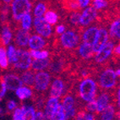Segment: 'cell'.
I'll list each match as a JSON object with an SVG mask.
<instances>
[{
	"label": "cell",
	"instance_id": "cell-1",
	"mask_svg": "<svg viewBox=\"0 0 120 120\" xmlns=\"http://www.w3.org/2000/svg\"><path fill=\"white\" fill-rule=\"evenodd\" d=\"M97 84L93 79H85L79 85V94L82 100L90 102L95 98Z\"/></svg>",
	"mask_w": 120,
	"mask_h": 120
},
{
	"label": "cell",
	"instance_id": "cell-2",
	"mask_svg": "<svg viewBox=\"0 0 120 120\" xmlns=\"http://www.w3.org/2000/svg\"><path fill=\"white\" fill-rule=\"evenodd\" d=\"M31 63H32V57L29 52L22 49H16V52L11 62L15 68L27 70L31 67Z\"/></svg>",
	"mask_w": 120,
	"mask_h": 120
},
{
	"label": "cell",
	"instance_id": "cell-3",
	"mask_svg": "<svg viewBox=\"0 0 120 120\" xmlns=\"http://www.w3.org/2000/svg\"><path fill=\"white\" fill-rule=\"evenodd\" d=\"M31 4L29 0H13L12 4V12L15 20H20L25 14L29 13Z\"/></svg>",
	"mask_w": 120,
	"mask_h": 120
},
{
	"label": "cell",
	"instance_id": "cell-4",
	"mask_svg": "<svg viewBox=\"0 0 120 120\" xmlns=\"http://www.w3.org/2000/svg\"><path fill=\"white\" fill-rule=\"evenodd\" d=\"M50 75L49 73L44 71H39L35 74L34 87L35 90L38 92L45 91L50 84Z\"/></svg>",
	"mask_w": 120,
	"mask_h": 120
},
{
	"label": "cell",
	"instance_id": "cell-5",
	"mask_svg": "<svg viewBox=\"0 0 120 120\" xmlns=\"http://www.w3.org/2000/svg\"><path fill=\"white\" fill-rule=\"evenodd\" d=\"M116 74L112 69H106L99 77V84L103 88H112L116 84Z\"/></svg>",
	"mask_w": 120,
	"mask_h": 120
},
{
	"label": "cell",
	"instance_id": "cell-6",
	"mask_svg": "<svg viewBox=\"0 0 120 120\" xmlns=\"http://www.w3.org/2000/svg\"><path fill=\"white\" fill-rule=\"evenodd\" d=\"M34 25L36 31L39 35L42 37L49 38L52 34V28L49 22H46L44 18L42 17H36L34 21Z\"/></svg>",
	"mask_w": 120,
	"mask_h": 120
},
{
	"label": "cell",
	"instance_id": "cell-7",
	"mask_svg": "<svg viewBox=\"0 0 120 120\" xmlns=\"http://www.w3.org/2000/svg\"><path fill=\"white\" fill-rule=\"evenodd\" d=\"M60 42L65 49H73L79 43V36L73 31H66L61 34Z\"/></svg>",
	"mask_w": 120,
	"mask_h": 120
},
{
	"label": "cell",
	"instance_id": "cell-8",
	"mask_svg": "<svg viewBox=\"0 0 120 120\" xmlns=\"http://www.w3.org/2000/svg\"><path fill=\"white\" fill-rule=\"evenodd\" d=\"M108 40H109V33L107 30L105 28L98 29L97 35L94 40V43H92L94 52H97L98 50H100L107 43Z\"/></svg>",
	"mask_w": 120,
	"mask_h": 120
},
{
	"label": "cell",
	"instance_id": "cell-9",
	"mask_svg": "<svg viewBox=\"0 0 120 120\" xmlns=\"http://www.w3.org/2000/svg\"><path fill=\"white\" fill-rule=\"evenodd\" d=\"M2 80L5 83L7 89L10 90V91H15L22 85V82L20 78L16 74H13V73H8V74L4 75L2 78Z\"/></svg>",
	"mask_w": 120,
	"mask_h": 120
},
{
	"label": "cell",
	"instance_id": "cell-10",
	"mask_svg": "<svg viewBox=\"0 0 120 120\" xmlns=\"http://www.w3.org/2000/svg\"><path fill=\"white\" fill-rule=\"evenodd\" d=\"M97 17V10L94 7H86L80 14L79 23L82 26H87L90 24Z\"/></svg>",
	"mask_w": 120,
	"mask_h": 120
},
{
	"label": "cell",
	"instance_id": "cell-11",
	"mask_svg": "<svg viewBox=\"0 0 120 120\" xmlns=\"http://www.w3.org/2000/svg\"><path fill=\"white\" fill-rule=\"evenodd\" d=\"M114 48V45L112 42H107V43L100 50L96 52L95 61L98 64L103 63L106 59H108L111 53L112 52V49Z\"/></svg>",
	"mask_w": 120,
	"mask_h": 120
},
{
	"label": "cell",
	"instance_id": "cell-12",
	"mask_svg": "<svg viewBox=\"0 0 120 120\" xmlns=\"http://www.w3.org/2000/svg\"><path fill=\"white\" fill-rule=\"evenodd\" d=\"M58 106H59V103H58V98H57L51 97L48 100L44 109V115L46 120H50L53 113L58 109Z\"/></svg>",
	"mask_w": 120,
	"mask_h": 120
},
{
	"label": "cell",
	"instance_id": "cell-13",
	"mask_svg": "<svg viewBox=\"0 0 120 120\" xmlns=\"http://www.w3.org/2000/svg\"><path fill=\"white\" fill-rule=\"evenodd\" d=\"M74 99L72 96H67L64 98L63 101V108L65 112L67 119L73 118L75 115V108H74Z\"/></svg>",
	"mask_w": 120,
	"mask_h": 120
},
{
	"label": "cell",
	"instance_id": "cell-14",
	"mask_svg": "<svg viewBox=\"0 0 120 120\" xmlns=\"http://www.w3.org/2000/svg\"><path fill=\"white\" fill-rule=\"evenodd\" d=\"M64 89V83L61 79H54L50 88V97L60 98Z\"/></svg>",
	"mask_w": 120,
	"mask_h": 120
},
{
	"label": "cell",
	"instance_id": "cell-15",
	"mask_svg": "<svg viewBox=\"0 0 120 120\" xmlns=\"http://www.w3.org/2000/svg\"><path fill=\"white\" fill-rule=\"evenodd\" d=\"M28 44L31 49L38 50V49H42L45 46V40L42 36L34 35L29 38Z\"/></svg>",
	"mask_w": 120,
	"mask_h": 120
},
{
	"label": "cell",
	"instance_id": "cell-16",
	"mask_svg": "<svg viewBox=\"0 0 120 120\" xmlns=\"http://www.w3.org/2000/svg\"><path fill=\"white\" fill-rule=\"evenodd\" d=\"M29 35L30 34L28 30L21 28L18 31L17 35H16V43L20 47H25L28 43V40L30 38Z\"/></svg>",
	"mask_w": 120,
	"mask_h": 120
},
{
	"label": "cell",
	"instance_id": "cell-17",
	"mask_svg": "<svg viewBox=\"0 0 120 120\" xmlns=\"http://www.w3.org/2000/svg\"><path fill=\"white\" fill-rule=\"evenodd\" d=\"M79 55H80L82 58L88 59V58H90L94 55V49H93L92 44L83 42V43L79 46Z\"/></svg>",
	"mask_w": 120,
	"mask_h": 120
},
{
	"label": "cell",
	"instance_id": "cell-18",
	"mask_svg": "<svg viewBox=\"0 0 120 120\" xmlns=\"http://www.w3.org/2000/svg\"><path fill=\"white\" fill-rule=\"evenodd\" d=\"M98 29L97 27H90L88 29L85 30L84 33L82 34V40H83V42L92 44L98 34Z\"/></svg>",
	"mask_w": 120,
	"mask_h": 120
},
{
	"label": "cell",
	"instance_id": "cell-19",
	"mask_svg": "<svg viewBox=\"0 0 120 120\" xmlns=\"http://www.w3.org/2000/svg\"><path fill=\"white\" fill-rule=\"evenodd\" d=\"M15 94L20 100H25L32 97L33 91L29 87L22 85L18 89L15 90Z\"/></svg>",
	"mask_w": 120,
	"mask_h": 120
},
{
	"label": "cell",
	"instance_id": "cell-20",
	"mask_svg": "<svg viewBox=\"0 0 120 120\" xmlns=\"http://www.w3.org/2000/svg\"><path fill=\"white\" fill-rule=\"evenodd\" d=\"M22 110V120H34L36 111L33 106L23 105L21 107Z\"/></svg>",
	"mask_w": 120,
	"mask_h": 120
},
{
	"label": "cell",
	"instance_id": "cell-21",
	"mask_svg": "<svg viewBox=\"0 0 120 120\" xmlns=\"http://www.w3.org/2000/svg\"><path fill=\"white\" fill-rule=\"evenodd\" d=\"M109 97L108 94H101L100 96L98 98V99L96 100V103H97V112H101L105 108L109 105Z\"/></svg>",
	"mask_w": 120,
	"mask_h": 120
},
{
	"label": "cell",
	"instance_id": "cell-22",
	"mask_svg": "<svg viewBox=\"0 0 120 120\" xmlns=\"http://www.w3.org/2000/svg\"><path fill=\"white\" fill-rule=\"evenodd\" d=\"M49 64V58H43V59H34L31 63V67L35 71H42L45 69Z\"/></svg>",
	"mask_w": 120,
	"mask_h": 120
},
{
	"label": "cell",
	"instance_id": "cell-23",
	"mask_svg": "<svg viewBox=\"0 0 120 120\" xmlns=\"http://www.w3.org/2000/svg\"><path fill=\"white\" fill-rule=\"evenodd\" d=\"M20 79L22 82V84H25L26 86H34L35 74L33 71L26 70L24 73H22Z\"/></svg>",
	"mask_w": 120,
	"mask_h": 120
},
{
	"label": "cell",
	"instance_id": "cell-24",
	"mask_svg": "<svg viewBox=\"0 0 120 120\" xmlns=\"http://www.w3.org/2000/svg\"><path fill=\"white\" fill-rule=\"evenodd\" d=\"M115 110L112 105H108L101 112L100 120H112L114 118Z\"/></svg>",
	"mask_w": 120,
	"mask_h": 120
},
{
	"label": "cell",
	"instance_id": "cell-25",
	"mask_svg": "<svg viewBox=\"0 0 120 120\" xmlns=\"http://www.w3.org/2000/svg\"><path fill=\"white\" fill-rule=\"evenodd\" d=\"M30 55L34 59H43V58H49V52L46 50H34L31 49L29 52Z\"/></svg>",
	"mask_w": 120,
	"mask_h": 120
},
{
	"label": "cell",
	"instance_id": "cell-26",
	"mask_svg": "<svg viewBox=\"0 0 120 120\" xmlns=\"http://www.w3.org/2000/svg\"><path fill=\"white\" fill-rule=\"evenodd\" d=\"M110 35L112 37H116L120 39V19L115 20L110 26Z\"/></svg>",
	"mask_w": 120,
	"mask_h": 120
},
{
	"label": "cell",
	"instance_id": "cell-27",
	"mask_svg": "<svg viewBox=\"0 0 120 120\" xmlns=\"http://www.w3.org/2000/svg\"><path fill=\"white\" fill-rule=\"evenodd\" d=\"M8 59L6 50L4 47H0V68L6 69L8 67Z\"/></svg>",
	"mask_w": 120,
	"mask_h": 120
},
{
	"label": "cell",
	"instance_id": "cell-28",
	"mask_svg": "<svg viewBox=\"0 0 120 120\" xmlns=\"http://www.w3.org/2000/svg\"><path fill=\"white\" fill-rule=\"evenodd\" d=\"M1 38H2V42L4 45H8L10 43L12 39V33L8 27H4L3 28L2 34H1Z\"/></svg>",
	"mask_w": 120,
	"mask_h": 120
},
{
	"label": "cell",
	"instance_id": "cell-29",
	"mask_svg": "<svg viewBox=\"0 0 120 120\" xmlns=\"http://www.w3.org/2000/svg\"><path fill=\"white\" fill-rule=\"evenodd\" d=\"M50 120H68L67 118H66L65 112H64V108H63L62 105L59 104L58 109L53 113V115L50 118Z\"/></svg>",
	"mask_w": 120,
	"mask_h": 120
},
{
	"label": "cell",
	"instance_id": "cell-30",
	"mask_svg": "<svg viewBox=\"0 0 120 120\" xmlns=\"http://www.w3.org/2000/svg\"><path fill=\"white\" fill-rule=\"evenodd\" d=\"M44 19L46 20V22H49L50 25L55 24L58 21V15L56 13L52 11H48L45 12L44 13Z\"/></svg>",
	"mask_w": 120,
	"mask_h": 120
},
{
	"label": "cell",
	"instance_id": "cell-31",
	"mask_svg": "<svg viewBox=\"0 0 120 120\" xmlns=\"http://www.w3.org/2000/svg\"><path fill=\"white\" fill-rule=\"evenodd\" d=\"M21 19H22V28L26 30L29 29L31 28V25H32V17H31V15L29 13H27Z\"/></svg>",
	"mask_w": 120,
	"mask_h": 120
},
{
	"label": "cell",
	"instance_id": "cell-32",
	"mask_svg": "<svg viewBox=\"0 0 120 120\" xmlns=\"http://www.w3.org/2000/svg\"><path fill=\"white\" fill-rule=\"evenodd\" d=\"M45 12H46V6L43 3H40L35 7L34 13L36 17H42L43 15H44Z\"/></svg>",
	"mask_w": 120,
	"mask_h": 120
},
{
	"label": "cell",
	"instance_id": "cell-33",
	"mask_svg": "<svg viewBox=\"0 0 120 120\" xmlns=\"http://www.w3.org/2000/svg\"><path fill=\"white\" fill-rule=\"evenodd\" d=\"M107 5L108 3L106 0H94V2H93V7L96 10L102 9V8H105Z\"/></svg>",
	"mask_w": 120,
	"mask_h": 120
},
{
	"label": "cell",
	"instance_id": "cell-34",
	"mask_svg": "<svg viewBox=\"0 0 120 120\" xmlns=\"http://www.w3.org/2000/svg\"><path fill=\"white\" fill-rule=\"evenodd\" d=\"M15 52H16V49L13 47V45H9L8 47V49L6 51V53H7V57H8V63L11 64L12 60H13V57H14Z\"/></svg>",
	"mask_w": 120,
	"mask_h": 120
},
{
	"label": "cell",
	"instance_id": "cell-35",
	"mask_svg": "<svg viewBox=\"0 0 120 120\" xmlns=\"http://www.w3.org/2000/svg\"><path fill=\"white\" fill-rule=\"evenodd\" d=\"M87 110L89 112H95L97 111V103H96V100H92V101L88 102L87 104Z\"/></svg>",
	"mask_w": 120,
	"mask_h": 120
},
{
	"label": "cell",
	"instance_id": "cell-36",
	"mask_svg": "<svg viewBox=\"0 0 120 120\" xmlns=\"http://www.w3.org/2000/svg\"><path fill=\"white\" fill-rule=\"evenodd\" d=\"M13 120H22V110H21V108H16L13 110Z\"/></svg>",
	"mask_w": 120,
	"mask_h": 120
},
{
	"label": "cell",
	"instance_id": "cell-37",
	"mask_svg": "<svg viewBox=\"0 0 120 120\" xmlns=\"http://www.w3.org/2000/svg\"><path fill=\"white\" fill-rule=\"evenodd\" d=\"M18 104L16 103V101L14 100H9L8 101L7 104H6V109L8 111H13L16 108H17Z\"/></svg>",
	"mask_w": 120,
	"mask_h": 120
},
{
	"label": "cell",
	"instance_id": "cell-38",
	"mask_svg": "<svg viewBox=\"0 0 120 120\" xmlns=\"http://www.w3.org/2000/svg\"><path fill=\"white\" fill-rule=\"evenodd\" d=\"M79 19H80V13H74L70 17V22L73 24H78V23H79Z\"/></svg>",
	"mask_w": 120,
	"mask_h": 120
},
{
	"label": "cell",
	"instance_id": "cell-39",
	"mask_svg": "<svg viewBox=\"0 0 120 120\" xmlns=\"http://www.w3.org/2000/svg\"><path fill=\"white\" fill-rule=\"evenodd\" d=\"M7 91H8V89H7V88H6V85H5V83L4 82V81H1V88H0V97L2 98H4V95L6 94V93H7Z\"/></svg>",
	"mask_w": 120,
	"mask_h": 120
},
{
	"label": "cell",
	"instance_id": "cell-40",
	"mask_svg": "<svg viewBox=\"0 0 120 120\" xmlns=\"http://www.w3.org/2000/svg\"><path fill=\"white\" fill-rule=\"evenodd\" d=\"M34 120H46L44 112H43L42 111H38V112H36L35 119Z\"/></svg>",
	"mask_w": 120,
	"mask_h": 120
},
{
	"label": "cell",
	"instance_id": "cell-41",
	"mask_svg": "<svg viewBox=\"0 0 120 120\" xmlns=\"http://www.w3.org/2000/svg\"><path fill=\"white\" fill-rule=\"evenodd\" d=\"M78 1H79V7H81V8L88 7L90 3V0H78Z\"/></svg>",
	"mask_w": 120,
	"mask_h": 120
},
{
	"label": "cell",
	"instance_id": "cell-42",
	"mask_svg": "<svg viewBox=\"0 0 120 120\" xmlns=\"http://www.w3.org/2000/svg\"><path fill=\"white\" fill-rule=\"evenodd\" d=\"M56 32L58 34H62L63 33L65 32V27L64 25H58L56 28Z\"/></svg>",
	"mask_w": 120,
	"mask_h": 120
},
{
	"label": "cell",
	"instance_id": "cell-43",
	"mask_svg": "<svg viewBox=\"0 0 120 120\" xmlns=\"http://www.w3.org/2000/svg\"><path fill=\"white\" fill-rule=\"evenodd\" d=\"M85 114H86V113H85V112H83L78 113L77 117H76V120H87Z\"/></svg>",
	"mask_w": 120,
	"mask_h": 120
},
{
	"label": "cell",
	"instance_id": "cell-44",
	"mask_svg": "<svg viewBox=\"0 0 120 120\" xmlns=\"http://www.w3.org/2000/svg\"><path fill=\"white\" fill-rule=\"evenodd\" d=\"M112 52H113L114 55H116V56H120V43L118 45H117L115 48H113Z\"/></svg>",
	"mask_w": 120,
	"mask_h": 120
},
{
	"label": "cell",
	"instance_id": "cell-45",
	"mask_svg": "<svg viewBox=\"0 0 120 120\" xmlns=\"http://www.w3.org/2000/svg\"><path fill=\"white\" fill-rule=\"evenodd\" d=\"M6 112V109L3 106V105L0 104V116H3L4 115V113Z\"/></svg>",
	"mask_w": 120,
	"mask_h": 120
},
{
	"label": "cell",
	"instance_id": "cell-46",
	"mask_svg": "<svg viewBox=\"0 0 120 120\" xmlns=\"http://www.w3.org/2000/svg\"><path fill=\"white\" fill-rule=\"evenodd\" d=\"M85 116H86L87 120H94V116L91 113H86Z\"/></svg>",
	"mask_w": 120,
	"mask_h": 120
},
{
	"label": "cell",
	"instance_id": "cell-47",
	"mask_svg": "<svg viewBox=\"0 0 120 120\" xmlns=\"http://www.w3.org/2000/svg\"><path fill=\"white\" fill-rule=\"evenodd\" d=\"M118 107L120 108V87L118 92Z\"/></svg>",
	"mask_w": 120,
	"mask_h": 120
},
{
	"label": "cell",
	"instance_id": "cell-48",
	"mask_svg": "<svg viewBox=\"0 0 120 120\" xmlns=\"http://www.w3.org/2000/svg\"><path fill=\"white\" fill-rule=\"evenodd\" d=\"M115 74H116L117 77H120V68H118V69H117L115 71Z\"/></svg>",
	"mask_w": 120,
	"mask_h": 120
},
{
	"label": "cell",
	"instance_id": "cell-49",
	"mask_svg": "<svg viewBox=\"0 0 120 120\" xmlns=\"http://www.w3.org/2000/svg\"><path fill=\"white\" fill-rule=\"evenodd\" d=\"M4 2H5V3H7V4H8V3H10L12 1V0H3Z\"/></svg>",
	"mask_w": 120,
	"mask_h": 120
},
{
	"label": "cell",
	"instance_id": "cell-50",
	"mask_svg": "<svg viewBox=\"0 0 120 120\" xmlns=\"http://www.w3.org/2000/svg\"><path fill=\"white\" fill-rule=\"evenodd\" d=\"M118 120H120V112H119V114H118Z\"/></svg>",
	"mask_w": 120,
	"mask_h": 120
},
{
	"label": "cell",
	"instance_id": "cell-51",
	"mask_svg": "<svg viewBox=\"0 0 120 120\" xmlns=\"http://www.w3.org/2000/svg\"><path fill=\"white\" fill-rule=\"evenodd\" d=\"M1 99H2V98H1V97H0V102H1Z\"/></svg>",
	"mask_w": 120,
	"mask_h": 120
}]
</instances>
